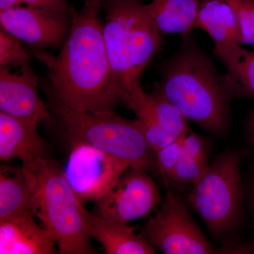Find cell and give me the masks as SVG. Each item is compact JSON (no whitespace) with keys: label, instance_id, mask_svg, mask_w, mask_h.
<instances>
[{"label":"cell","instance_id":"1","mask_svg":"<svg viewBox=\"0 0 254 254\" xmlns=\"http://www.w3.org/2000/svg\"><path fill=\"white\" fill-rule=\"evenodd\" d=\"M99 8L71 10L67 39L58 55L35 51L49 78L46 93L71 109L91 113L115 112L121 96L114 84Z\"/></svg>","mask_w":254,"mask_h":254},{"label":"cell","instance_id":"2","mask_svg":"<svg viewBox=\"0 0 254 254\" xmlns=\"http://www.w3.org/2000/svg\"><path fill=\"white\" fill-rule=\"evenodd\" d=\"M157 93L176 107L188 120L215 136L231 125L234 98L230 80L195 41L191 32L163 64Z\"/></svg>","mask_w":254,"mask_h":254},{"label":"cell","instance_id":"3","mask_svg":"<svg viewBox=\"0 0 254 254\" xmlns=\"http://www.w3.org/2000/svg\"><path fill=\"white\" fill-rule=\"evenodd\" d=\"M103 37L114 84L121 96L141 84V76L158 54L162 37L142 0H106Z\"/></svg>","mask_w":254,"mask_h":254},{"label":"cell","instance_id":"4","mask_svg":"<svg viewBox=\"0 0 254 254\" xmlns=\"http://www.w3.org/2000/svg\"><path fill=\"white\" fill-rule=\"evenodd\" d=\"M26 168L31 182L32 212L49 232L58 252L96 254L82 213L83 203L68 185L59 164L48 158L33 170Z\"/></svg>","mask_w":254,"mask_h":254},{"label":"cell","instance_id":"5","mask_svg":"<svg viewBox=\"0 0 254 254\" xmlns=\"http://www.w3.org/2000/svg\"><path fill=\"white\" fill-rule=\"evenodd\" d=\"M46 94L49 108L66 128L71 144L86 143L126 160L131 167L158 171L156 153L145 139L136 120H127L115 112L76 111Z\"/></svg>","mask_w":254,"mask_h":254},{"label":"cell","instance_id":"6","mask_svg":"<svg viewBox=\"0 0 254 254\" xmlns=\"http://www.w3.org/2000/svg\"><path fill=\"white\" fill-rule=\"evenodd\" d=\"M189 198L212 236L218 240L230 236L238 225L242 210L239 155L228 150L209 163L192 186Z\"/></svg>","mask_w":254,"mask_h":254},{"label":"cell","instance_id":"7","mask_svg":"<svg viewBox=\"0 0 254 254\" xmlns=\"http://www.w3.org/2000/svg\"><path fill=\"white\" fill-rule=\"evenodd\" d=\"M141 235L165 254H226L216 250L195 223L178 195L167 189L156 213L146 222Z\"/></svg>","mask_w":254,"mask_h":254},{"label":"cell","instance_id":"8","mask_svg":"<svg viewBox=\"0 0 254 254\" xmlns=\"http://www.w3.org/2000/svg\"><path fill=\"white\" fill-rule=\"evenodd\" d=\"M71 146L64 174L83 204L104 196L131 166L126 160L86 143Z\"/></svg>","mask_w":254,"mask_h":254},{"label":"cell","instance_id":"9","mask_svg":"<svg viewBox=\"0 0 254 254\" xmlns=\"http://www.w3.org/2000/svg\"><path fill=\"white\" fill-rule=\"evenodd\" d=\"M161 201L158 187L148 172L130 166L115 186L95 202L93 213L127 223L148 216Z\"/></svg>","mask_w":254,"mask_h":254},{"label":"cell","instance_id":"10","mask_svg":"<svg viewBox=\"0 0 254 254\" xmlns=\"http://www.w3.org/2000/svg\"><path fill=\"white\" fill-rule=\"evenodd\" d=\"M19 67L17 73L0 68V112L38 125L51 115L38 95V78L29 62Z\"/></svg>","mask_w":254,"mask_h":254},{"label":"cell","instance_id":"11","mask_svg":"<svg viewBox=\"0 0 254 254\" xmlns=\"http://www.w3.org/2000/svg\"><path fill=\"white\" fill-rule=\"evenodd\" d=\"M1 27L34 48L56 46L66 36L67 16L19 5L0 10Z\"/></svg>","mask_w":254,"mask_h":254},{"label":"cell","instance_id":"12","mask_svg":"<svg viewBox=\"0 0 254 254\" xmlns=\"http://www.w3.org/2000/svg\"><path fill=\"white\" fill-rule=\"evenodd\" d=\"M195 28L208 33L213 43L214 53L222 64L243 45L238 18L225 0H200Z\"/></svg>","mask_w":254,"mask_h":254},{"label":"cell","instance_id":"13","mask_svg":"<svg viewBox=\"0 0 254 254\" xmlns=\"http://www.w3.org/2000/svg\"><path fill=\"white\" fill-rule=\"evenodd\" d=\"M38 125L0 112V159H18L33 170L43 159L49 158V145L37 130Z\"/></svg>","mask_w":254,"mask_h":254},{"label":"cell","instance_id":"14","mask_svg":"<svg viewBox=\"0 0 254 254\" xmlns=\"http://www.w3.org/2000/svg\"><path fill=\"white\" fill-rule=\"evenodd\" d=\"M32 211L0 220V254H54L58 252L49 232L34 220Z\"/></svg>","mask_w":254,"mask_h":254},{"label":"cell","instance_id":"15","mask_svg":"<svg viewBox=\"0 0 254 254\" xmlns=\"http://www.w3.org/2000/svg\"><path fill=\"white\" fill-rule=\"evenodd\" d=\"M82 213L92 238L108 254H154V247L127 223L107 220L82 207Z\"/></svg>","mask_w":254,"mask_h":254},{"label":"cell","instance_id":"16","mask_svg":"<svg viewBox=\"0 0 254 254\" xmlns=\"http://www.w3.org/2000/svg\"><path fill=\"white\" fill-rule=\"evenodd\" d=\"M200 0H150L147 4L159 31L188 34L195 27Z\"/></svg>","mask_w":254,"mask_h":254},{"label":"cell","instance_id":"17","mask_svg":"<svg viewBox=\"0 0 254 254\" xmlns=\"http://www.w3.org/2000/svg\"><path fill=\"white\" fill-rule=\"evenodd\" d=\"M31 187L24 166L1 165L0 220L23 212L32 211Z\"/></svg>","mask_w":254,"mask_h":254},{"label":"cell","instance_id":"18","mask_svg":"<svg viewBox=\"0 0 254 254\" xmlns=\"http://www.w3.org/2000/svg\"><path fill=\"white\" fill-rule=\"evenodd\" d=\"M208 157L205 138L190 131L184 142L182 158L168 180L193 186L208 168Z\"/></svg>","mask_w":254,"mask_h":254},{"label":"cell","instance_id":"19","mask_svg":"<svg viewBox=\"0 0 254 254\" xmlns=\"http://www.w3.org/2000/svg\"><path fill=\"white\" fill-rule=\"evenodd\" d=\"M143 98L159 126L173 140L190 131L188 120L163 95L157 92L152 95L143 92Z\"/></svg>","mask_w":254,"mask_h":254},{"label":"cell","instance_id":"20","mask_svg":"<svg viewBox=\"0 0 254 254\" xmlns=\"http://www.w3.org/2000/svg\"><path fill=\"white\" fill-rule=\"evenodd\" d=\"M224 66L234 98L254 99V50L241 47L237 54Z\"/></svg>","mask_w":254,"mask_h":254},{"label":"cell","instance_id":"21","mask_svg":"<svg viewBox=\"0 0 254 254\" xmlns=\"http://www.w3.org/2000/svg\"><path fill=\"white\" fill-rule=\"evenodd\" d=\"M29 56L21 41L1 27L0 29V68L18 67L29 62Z\"/></svg>","mask_w":254,"mask_h":254},{"label":"cell","instance_id":"22","mask_svg":"<svg viewBox=\"0 0 254 254\" xmlns=\"http://www.w3.org/2000/svg\"><path fill=\"white\" fill-rule=\"evenodd\" d=\"M235 11L242 33V43L254 48V0H225Z\"/></svg>","mask_w":254,"mask_h":254},{"label":"cell","instance_id":"23","mask_svg":"<svg viewBox=\"0 0 254 254\" xmlns=\"http://www.w3.org/2000/svg\"><path fill=\"white\" fill-rule=\"evenodd\" d=\"M187 135L179 137L156 153L158 172L165 180H168L182 158L184 142Z\"/></svg>","mask_w":254,"mask_h":254},{"label":"cell","instance_id":"24","mask_svg":"<svg viewBox=\"0 0 254 254\" xmlns=\"http://www.w3.org/2000/svg\"><path fill=\"white\" fill-rule=\"evenodd\" d=\"M23 4L63 16H68L71 10L67 0H0V10Z\"/></svg>","mask_w":254,"mask_h":254},{"label":"cell","instance_id":"25","mask_svg":"<svg viewBox=\"0 0 254 254\" xmlns=\"http://www.w3.org/2000/svg\"><path fill=\"white\" fill-rule=\"evenodd\" d=\"M246 131L251 143L254 145V108L249 114L246 122Z\"/></svg>","mask_w":254,"mask_h":254},{"label":"cell","instance_id":"26","mask_svg":"<svg viewBox=\"0 0 254 254\" xmlns=\"http://www.w3.org/2000/svg\"><path fill=\"white\" fill-rule=\"evenodd\" d=\"M83 1H84V4L87 6H95L101 9L106 0H83Z\"/></svg>","mask_w":254,"mask_h":254},{"label":"cell","instance_id":"27","mask_svg":"<svg viewBox=\"0 0 254 254\" xmlns=\"http://www.w3.org/2000/svg\"><path fill=\"white\" fill-rule=\"evenodd\" d=\"M252 215H253V221L254 225V185L253 190V204H252Z\"/></svg>","mask_w":254,"mask_h":254}]
</instances>
